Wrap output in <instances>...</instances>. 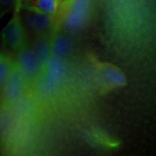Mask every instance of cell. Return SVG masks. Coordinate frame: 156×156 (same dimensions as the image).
Returning <instances> with one entry per match:
<instances>
[{"mask_svg":"<svg viewBox=\"0 0 156 156\" xmlns=\"http://www.w3.org/2000/svg\"><path fill=\"white\" fill-rule=\"evenodd\" d=\"M32 48L41 67H45L51 56V41L45 35L38 36Z\"/></svg>","mask_w":156,"mask_h":156,"instance_id":"8","label":"cell"},{"mask_svg":"<svg viewBox=\"0 0 156 156\" xmlns=\"http://www.w3.org/2000/svg\"><path fill=\"white\" fill-rule=\"evenodd\" d=\"M15 54L16 56L14 57L15 67L23 75L26 83H31L38 77L42 69L36 54L28 44Z\"/></svg>","mask_w":156,"mask_h":156,"instance_id":"5","label":"cell"},{"mask_svg":"<svg viewBox=\"0 0 156 156\" xmlns=\"http://www.w3.org/2000/svg\"><path fill=\"white\" fill-rule=\"evenodd\" d=\"M95 5V0H65L60 5L56 20L69 32H78L89 24Z\"/></svg>","mask_w":156,"mask_h":156,"instance_id":"1","label":"cell"},{"mask_svg":"<svg viewBox=\"0 0 156 156\" xmlns=\"http://www.w3.org/2000/svg\"><path fill=\"white\" fill-rule=\"evenodd\" d=\"M61 0H36V7L52 17L56 16Z\"/></svg>","mask_w":156,"mask_h":156,"instance_id":"12","label":"cell"},{"mask_svg":"<svg viewBox=\"0 0 156 156\" xmlns=\"http://www.w3.org/2000/svg\"><path fill=\"white\" fill-rule=\"evenodd\" d=\"M14 65L15 58L12 53L5 49L0 51V93L7 83Z\"/></svg>","mask_w":156,"mask_h":156,"instance_id":"9","label":"cell"},{"mask_svg":"<svg viewBox=\"0 0 156 156\" xmlns=\"http://www.w3.org/2000/svg\"><path fill=\"white\" fill-rule=\"evenodd\" d=\"M71 51V41L64 35H58L51 41L53 55L63 58Z\"/></svg>","mask_w":156,"mask_h":156,"instance_id":"11","label":"cell"},{"mask_svg":"<svg viewBox=\"0 0 156 156\" xmlns=\"http://www.w3.org/2000/svg\"><path fill=\"white\" fill-rule=\"evenodd\" d=\"M98 77L105 86L110 88H118L126 83L125 75L119 68L109 63H99L97 65Z\"/></svg>","mask_w":156,"mask_h":156,"instance_id":"6","label":"cell"},{"mask_svg":"<svg viewBox=\"0 0 156 156\" xmlns=\"http://www.w3.org/2000/svg\"><path fill=\"white\" fill-rule=\"evenodd\" d=\"M9 109L0 107V140H7L14 126V119Z\"/></svg>","mask_w":156,"mask_h":156,"instance_id":"10","label":"cell"},{"mask_svg":"<svg viewBox=\"0 0 156 156\" xmlns=\"http://www.w3.org/2000/svg\"><path fill=\"white\" fill-rule=\"evenodd\" d=\"M26 86V82L15 64L7 83L0 93V107H12L24 95Z\"/></svg>","mask_w":156,"mask_h":156,"instance_id":"4","label":"cell"},{"mask_svg":"<svg viewBox=\"0 0 156 156\" xmlns=\"http://www.w3.org/2000/svg\"><path fill=\"white\" fill-rule=\"evenodd\" d=\"M20 15L25 30L37 36L45 35L56 25V17L46 14L36 6L23 5Z\"/></svg>","mask_w":156,"mask_h":156,"instance_id":"3","label":"cell"},{"mask_svg":"<svg viewBox=\"0 0 156 156\" xmlns=\"http://www.w3.org/2000/svg\"><path fill=\"white\" fill-rule=\"evenodd\" d=\"M45 68L46 69V77L44 80V87L46 90H51L62 80L65 74V66L62 58L51 54Z\"/></svg>","mask_w":156,"mask_h":156,"instance_id":"7","label":"cell"},{"mask_svg":"<svg viewBox=\"0 0 156 156\" xmlns=\"http://www.w3.org/2000/svg\"><path fill=\"white\" fill-rule=\"evenodd\" d=\"M21 8H15L13 15L1 33L2 49L16 53L27 44L26 30L20 15Z\"/></svg>","mask_w":156,"mask_h":156,"instance_id":"2","label":"cell"},{"mask_svg":"<svg viewBox=\"0 0 156 156\" xmlns=\"http://www.w3.org/2000/svg\"><path fill=\"white\" fill-rule=\"evenodd\" d=\"M25 0H0V18L15 8H21Z\"/></svg>","mask_w":156,"mask_h":156,"instance_id":"13","label":"cell"}]
</instances>
